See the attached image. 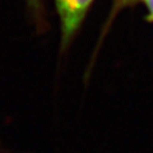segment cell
I'll use <instances>...</instances> for the list:
<instances>
[{"mask_svg": "<svg viewBox=\"0 0 153 153\" xmlns=\"http://www.w3.org/2000/svg\"><path fill=\"white\" fill-rule=\"evenodd\" d=\"M28 5L35 14H40L42 10V0H27Z\"/></svg>", "mask_w": 153, "mask_h": 153, "instance_id": "3", "label": "cell"}, {"mask_svg": "<svg viewBox=\"0 0 153 153\" xmlns=\"http://www.w3.org/2000/svg\"><path fill=\"white\" fill-rule=\"evenodd\" d=\"M140 3H143L147 8L148 14H149L151 21L153 22V0H140Z\"/></svg>", "mask_w": 153, "mask_h": 153, "instance_id": "4", "label": "cell"}, {"mask_svg": "<svg viewBox=\"0 0 153 153\" xmlns=\"http://www.w3.org/2000/svg\"><path fill=\"white\" fill-rule=\"evenodd\" d=\"M94 0H55L60 19L61 45L66 47L82 26Z\"/></svg>", "mask_w": 153, "mask_h": 153, "instance_id": "1", "label": "cell"}, {"mask_svg": "<svg viewBox=\"0 0 153 153\" xmlns=\"http://www.w3.org/2000/svg\"><path fill=\"white\" fill-rule=\"evenodd\" d=\"M137 3H140V0H114V12L116 13L119 12L120 9L124 8H128V7H131V5H135Z\"/></svg>", "mask_w": 153, "mask_h": 153, "instance_id": "2", "label": "cell"}]
</instances>
